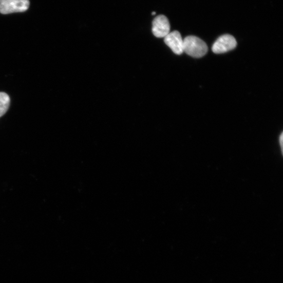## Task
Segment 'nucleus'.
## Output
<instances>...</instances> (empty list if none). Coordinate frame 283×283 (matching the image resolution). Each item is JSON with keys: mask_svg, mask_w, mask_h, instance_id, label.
I'll return each mask as SVG.
<instances>
[{"mask_svg": "<svg viewBox=\"0 0 283 283\" xmlns=\"http://www.w3.org/2000/svg\"><path fill=\"white\" fill-rule=\"evenodd\" d=\"M208 46L204 41L195 36H188L184 40V52L195 58H200L207 54Z\"/></svg>", "mask_w": 283, "mask_h": 283, "instance_id": "obj_1", "label": "nucleus"}, {"mask_svg": "<svg viewBox=\"0 0 283 283\" xmlns=\"http://www.w3.org/2000/svg\"><path fill=\"white\" fill-rule=\"evenodd\" d=\"M152 15H155L156 14V12H152Z\"/></svg>", "mask_w": 283, "mask_h": 283, "instance_id": "obj_9", "label": "nucleus"}, {"mask_svg": "<svg viewBox=\"0 0 283 283\" xmlns=\"http://www.w3.org/2000/svg\"><path fill=\"white\" fill-rule=\"evenodd\" d=\"M170 30L169 21L165 15H160L153 20L152 32L156 37L164 38L170 33Z\"/></svg>", "mask_w": 283, "mask_h": 283, "instance_id": "obj_4", "label": "nucleus"}, {"mask_svg": "<svg viewBox=\"0 0 283 283\" xmlns=\"http://www.w3.org/2000/svg\"><path fill=\"white\" fill-rule=\"evenodd\" d=\"M10 105V97L5 92H0V117L8 110Z\"/></svg>", "mask_w": 283, "mask_h": 283, "instance_id": "obj_6", "label": "nucleus"}, {"mask_svg": "<svg viewBox=\"0 0 283 283\" xmlns=\"http://www.w3.org/2000/svg\"><path fill=\"white\" fill-rule=\"evenodd\" d=\"M165 43L176 55H181L184 53V40L178 31L170 32L164 37Z\"/></svg>", "mask_w": 283, "mask_h": 283, "instance_id": "obj_5", "label": "nucleus"}, {"mask_svg": "<svg viewBox=\"0 0 283 283\" xmlns=\"http://www.w3.org/2000/svg\"><path fill=\"white\" fill-rule=\"evenodd\" d=\"M29 7V0H5L0 4V13L9 14L23 12L27 11Z\"/></svg>", "mask_w": 283, "mask_h": 283, "instance_id": "obj_2", "label": "nucleus"}, {"mask_svg": "<svg viewBox=\"0 0 283 283\" xmlns=\"http://www.w3.org/2000/svg\"><path fill=\"white\" fill-rule=\"evenodd\" d=\"M235 38L231 35L220 36L214 44L212 49L215 54H222L233 50L237 46Z\"/></svg>", "mask_w": 283, "mask_h": 283, "instance_id": "obj_3", "label": "nucleus"}, {"mask_svg": "<svg viewBox=\"0 0 283 283\" xmlns=\"http://www.w3.org/2000/svg\"><path fill=\"white\" fill-rule=\"evenodd\" d=\"M5 1V0H0V4L3 3Z\"/></svg>", "mask_w": 283, "mask_h": 283, "instance_id": "obj_8", "label": "nucleus"}, {"mask_svg": "<svg viewBox=\"0 0 283 283\" xmlns=\"http://www.w3.org/2000/svg\"><path fill=\"white\" fill-rule=\"evenodd\" d=\"M282 141H283V136H282V133H281L279 138V143L281 147V153H282Z\"/></svg>", "mask_w": 283, "mask_h": 283, "instance_id": "obj_7", "label": "nucleus"}]
</instances>
